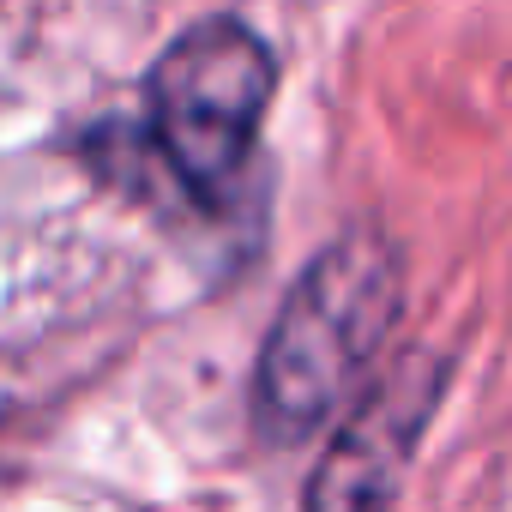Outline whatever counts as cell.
<instances>
[{"label": "cell", "instance_id": "cell-1", "mask_svg": "<svg viewBox=\"0 0 512 512\" xmlns=\"http://www.w3.org/2000/svg\"><path fill=\"white\" fill-rule=\"evenodd\" d=\"M404 314V260L380 229H344L296 272L253 356V428L272 446L314 440Z\"/></svg>", "mask_w": 512, "mask_h": 512}, {"label": "cell", "instance_id": "cell-2", "mask_svg": "<svg viewBox=\"0 0 512 512\" xmlns=\"http://www.w3.org/2000/svg\"><path fill=\"white\" fill-rule=\"evenodd\" d=\"M272 97H278V55L235 13L187 25L151 61L145 127L163 169L199 211H223L229 193L247 181Z\"/></svg>", "mask_w": 512, "mask_h": 512}, {"label": "cell", "instance_id": "cell-3", "mask_svg": "<svg viewBox=\"0 0 512 512\" xmlns=\"http://www.w3.org/2000/svg\"><path fill=\"white\" fill-rule=\"evenodd\" d=\"M446 380L452 368L434 350H410L380 380H368L356 410L332 428L326 452L314 458L302 512H392L410 458L446 398Z\"/></svg>", "mask_w": 512, "mask_h": 512}]
</instances>
